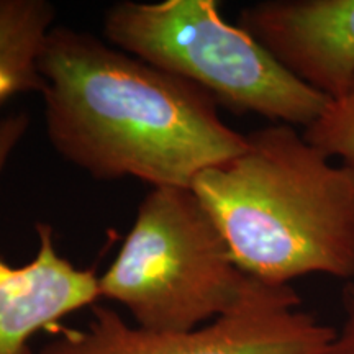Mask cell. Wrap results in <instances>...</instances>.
<instances>
[{
    "label": "cell",
    "instance_id": "52a82bcc",
    "mask_svg": "<svg viewBox=\"0 0 354 354\" xmlns=\"http://www.w3.org/2000/svg\"><path fill=\"white\" fill-rule=\"evenodd\" d=\"M236 24L330 102L353 87L354 0H263L241 8Z\"/></svg>",
    "mask_w": 354,
    "mask_h": 354
},
{
    "label": "cell",
    "instance_id": "ba28073f",
    "mask_svg": "<svg viewBox=\"0 0 354 354\" xmlns=\"http://www.w3.org/2000/svg\"><path fill=\"white\" fill-rule=\"evenodd\" d=\"M56 8L48 0H0V107L20 94H41L44 39Z\"/></svg>",
    "mask_w": 354,
    "mask_h": 354
},
{
    "label": "cell",
    "instance_id": "30bf717a",
    "mask_svg": "<svg viewBox=\"0 0 354 354\" xmlns=\"http://www.w3.org/2000/svg\"><path fill=\"white\" fill-rule=\"evenodd\" d=\"M343 323L335 330L325 354H354V281L344 282L342 290Z\"/></svg>",
    "mask_w": 354,
    "mask_h": 354
},
{
    "label": "cell",
    "instance_id": "9c48e42d",
    "mask_svg": "<svg viewBox=\"0 0 354 354\" xmlns=\"http://www.w3.org/2000/svg\"><path fill=\"white\" fill-rule=\"evenodd\" d=\"M304 136L326 156L354 167V84L343 99L331 102Z\"/></svg>",
    "mask_w": 354,
    "mask_h": 354
},
{
    "label": "cell",
    "instance_id": "277c9868",
    "mask_svg": "<svg viewBox=\"0 0 354 354\" xmlns=\"http://www.w3.org/2000/svg\"><path fill=\"white\" fill-rule=\"evenodd\" d=\"M248 279L192 189L153 187L99 276V294L122 305L140 328L180 333L228 312Z\"/></svg>",
    "mask_w": 354,
    "mask_h": 354
},
{
    "label": "cell",
    "instance_id": "7a4b0ae2",
    "mask_svg": "<svg viewBox=\"0 0 354 354\" xmlns=\"http://www.w3.org/2000/svg\"><path fill=\"white\" fill-rule=\"evenodd\" d=\"M246 140L245 151L190 187L236 268L277 286L310 274L354 281V167L286 123Z\"/></svg>",
    "mask_w": 354,
    "mask_h": 354
},
{
    "label": "cell",
    "instance_id": "3957f363",
    "mask_svg": "<svg viewBox=\"0 0 354 354\" xmlns=\"http://www.w3.org/2000/svg\"><path fill=\"white\" fill-rule=\"evenodd\" d=\"M107 43L205 91L216 105L295 128H308L331 102L294 77L216 0H162L110 6Z\"/></svg>",
    "mask_w": 354,
    "mask_h": 354
},
{
    "label": "cell",
    "instance_id": "8992f818",
    "mask_svg": "<svg viewBox=\"0 0 354 354\" xmlns=\"http://www.w3.org/2000/svg\"><path fill=\"white\" fill-rule=\"evenodd\" d=\"M30 127V115L0 117V174ZM38 250L28 263L12 266L0 258V354H35L32 339L55 331L66 317L99 304V274L79 268L55 245V230L38 223Z\"/></svg>",
    "mask_w": 354,
    "mask_h": 354
},
{
    "label": "cell",
    "instance_id": "5b68a950",
    "mask_svg": "<svg viewBox=\"0 0 354 354\" xmlns=\"http://www.w3.org/2000/svg\"><path fill=\"white\" fill-rule=\"evenodd\" d=\"M333 335L294 287L250 277L228 312L196 330L148 331L97 304L86 328L59 326L38 354H325Z\"/></svg>",
    "mask_w": 354,
    "mask_h": 354
},
{
    "label": "cell",
    "instance_id": "6da1fadb",
    "mask_svg": "<svg viewBox=\"0 0 354 354\" xmlns=\"http://www.w3.org/2000/svg\"><path fill=\"white\" fill-rule=\"evenodd\" d=\"M39 73L51 148L95 180L190 189L246 149L205 91L88 32L53 26Z\"/></svg>",
    "mask_w": 354,
    "mask_h": 354
}]
</instances>
